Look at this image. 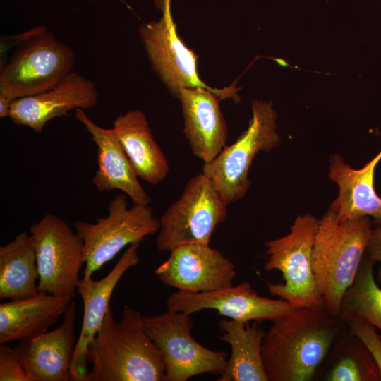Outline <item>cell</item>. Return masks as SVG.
I'll list each match as a JSON object with an SVG mask.
<instances>
[{"label": "cell", "instance_id": "6da1fadb", "mask_svg": "<svg viewBox=\"0 0 381 381\" xmlns=\"http://www.w3.org/2000/svg\"><path fill=\"white\" fill-rule=\"evenodd\" d=\"M345 325L325 306L294 308L265 333L262 357L268 381H310Z\"/></svg>", "mask_w": 381, "mask_h": 381}, {"label": "cell", "instance_id": "7a4b0ae2", "mask_svg": "<svg viewBox=\"0 0 381 381\" xmlns=\"http://www.w3.org/2000/svg\"><path fill=\"white\" fill-rule=\"evenodd\" d=\"M86 381H166L161 353L145 332L143 315L125 306L115 320L111 306L90 344Z\"/></svg>", "mask_w": 381, "mask_h": 381}, {"label": "cell", "instance_id": "3957f363", "mask_svg": "<svg viewBox=\"0 0 381 381\" xmlns=\"http://www.w3.org/2000/svg\"><path fill=\"white\" fill-rule=\"evenodd\" d=\"M372 226L369 217L339 222L329 210L319 220L312 267L324 306L334 317L338 318L342 297L356 277Z\"/></svg>", "mask_w": 381, "mask_h": 381}, {"label": "cell", "instance_id": "277c9868", "mask_svg": "<svg viewBox=\"0 0 381 381\" xmlns=\"http://www.w3.org/2000/svg\"><path fill=\"white\" fill-rule=\"evenodd\" d=\"M16 47L1 68L0 93L11 99L48 90L72 72L75 56L45 26L14 37Z\"/></svg>", "mask_w": 381, "mask_h": 381}, {"label": "cell", "instance_id": "5b68a950", "mask_svg": "<svg viewBox=\"0 0 381 381\" xmlns=\"http://www.w3.org/2000/svg\"><path fill=\"white\" fill-rule=\"evenodd\" d=\"M319 220L306 214L298 216L287 235L265 243L267 271L279 270L283 284L267 283L272 296L286 301L294 308L324 305L313 271L312 252Z\"/></svg>", "mask_w": 381, "mask_h": 381}, {"label": "cell", "instance_id": "8992f818", "mask_svg": "<svg viewBox=\"0 0 381 381\" xmlns=\"http://www.w3.org/2000/svg\"><path fill=\"white\" fill-rule=\"evenodd\" d=\"M252 113L247 129L236 142L226 145L214 159L202 165V172L227 205L242 199L250 189L248 174L255 155L269 152L280 143L272 103L254 100Z\"/></svg>", "mask_w": 381, "mask_h": 381}, {"label": "cell", "instance_id": "52a82bcc", "mask_svg": "<svg viewBox=\"0 0 381 381\" xmlns=\"http://www.w3.org/2000/svg\"><path fill=\"white\" fill-rule=\"evenodd\" d=\"M108 215L95 223L77 220L74 228L84 244L83 278L90 277L111 260L124 247L140 242L159 231V220L149 205L128 207L126 194L115 195L109 202Z\"/></svg>", "mask_w": 381, "mask_h": 381}, {"label": "cell", "instance_id": "ba28073f", "mask_svg": "<svg viewBox=\"0 0 381 381\" xmlns=\"http://www.w3.org/2000/svg\"><path fill=\"white\" fill-rule=\"evenodd\" d=\"M226 216L227 205L201 171L188 181L179 198L160 217L157 248L171 251L188 243L209 245L215 228Z\"/></svg>", "mask_w": 381, "mask_h": 381}, {"label": "cell", "instance_id": "9c48e42d", "mask_svg": "<svg viewBox=\"0 0 381 381\" xmlns=\"http://www.w3.org/2000/svg\"><path fill=\"white\" fill-rule=\"evenodd\" d=\"M143 322L145 332L161 353L166 381H186L204 373L221 375L226 369L225 351L209 349L191 336V314L167 310L143 316Z\"/></svg>", "mask_w": 381, "mask_h": 381}, {"label": "cell", "instance_id": "30bf717a", "mask_svg": "<svg viewBox=\"0 0 381 381\" xmlns=\"http://www.w3.org/2000/svg\"><path fill=\"white\" fill-rule=\"evenodd\" d=\"M30 231L36 253L38 291L73 299L85 264L83 240L64 220L51 213Z\"/></svg>", "mask_w": 381, "mask_h": 381}, {"label": "cell", "instance_id": "8fae6325", "mask_svg": "<svg viewBox=\"0 0 381 381\" xmlns=\"http://www.w3.org/2000/svg\"><path fill=\"white\" fill-rule=\"evenodd\" d=\"M170 1L162 0V16L140 28V35L150 61L162 81L174 94L184 87H200L213 92L221 99H236L238 89L234 86L212 88L199 78L197 56L181 41L170 11Z\"/></svg>", "mask_w": 381, "mask_h": 381}, {"label": "cell", "instance_id": "7c38bea8", "mask_svg": "<svg viewBox=\"0 0 381 381\" xmlns=\"http://www.w3.org/2000/svg\"><path fill=\"white\" fill-rule=\"evenodd\" d=\"M167 308L172 312L189 314L204 310H214L231 320L248 322L265 320L274 321L294 308L286 301L258 296L248 282L211 291L188 293L178 291L167 299Z\"/></svg>", "mask_w": 381, "mask_h": 381}, {"label": "cell", "instance_id": "4fadbf2b", "mask_svg": "<svg viewBox=\"0 0 381 381\" xmlns=\"http://www.w3.org/2000/svg\"><path fill=\"white\" fill-rule=\"evenodd\" d=\"M165 285L178 291L200 293L232 286L234 264L209 245L188 243L170 251L168 259L155 270Z\"/></svg>", "mask_w": 381, "mask_h": 381}, {"label": "cell", "instance_id": "5bb4252c", "mask_svg": "<svg viewBox=\"0 0 381 381\" xmlns=\"http://www.w3.org/2000/svg\"><path fill=\"white\" fill-rule=\"evenodd\" d=\"M140 242L128 246L112 270L102 279L94 280L92 277L82 278L78 292L83 303V319L80 332L70 366L71 381H86L87 349L99 331L110 307V299L116 284L125 272L139 262L138 248Z\"/></svg>", "mask_w": 381, "mask_h": 381}, {"label": "cell", "instance_id": "9a60e30c", "mask_svg": "<svg viewBox=\"0 0 381 381\" xmlns=\"http://www.w3.org/2000/svg\"><path fill=\"white\" fill-rule=\"evenodd\" d=\"M99 98L95 83L71 72L54 87L13 100L9 118L13 123L41 133L47 122L72 110L93 108Z\"/></svg>", "mask_w": 381, "mask_h": 381}, {"label": "cell", "instance_id": "2e32d148", "mask_svg": "<svg viewBox=\"0 0 381 381\" xmlns=\"http://www.w3.org/2000/svg\"><path fill=\"white\" fill-rule=\"evenodd\" d=\"M183 116V133L193 154L207 163L226 146L228 131L219 107L221 99L200 87H184L176 95Z\"/></svg>", "mask_w": 381, "mask_h": 381}, {"label": "cell", "instance_id": "e0dca14e", "mask_svg": "<svg viewBox=\"0 0 381 381\" xmlns=\"http://www.w3.org/2000/svg\"><path fill=\"white\" fill-rule=\"evenodd\" d=\"M63 315V322L56 329L16 346L35 381L71 380L70 366L77 342L73 301Z\"/></svg>", "mask_w": 381, "mask_h": 381}, {"label": "cell", "instance_id": "ac0fdd59", "mask_svg": "<svg viewBox=\"0 0 381 381\" xmlns=\"http://www.w3.org/2000/svg\"><path fill=\"white\" fill-rule=\"evenodd\" d=\"M75 116L85 127L97 146L98 169L92 179L97 190H119L134 204L149 205L151 197L140 184L113 128L99 126L82 109L75 110Z\"/></svg>", "mask_w": 381, "mask_h": 381}, {"label": "cell", "instance_id": "d6986e66", "mask_svg": "<svg viewBox=\"0 0 381 381\" xmlns=\"http://www.w3.org/2000/svg\"><path fill=\"white\" fill-rule=\"evenodd\" d=\"M381 159V151L360 169H354L336 154L331 157L330 179L339 186V194L330 205L339 222L362 217L373 218L375 226H381V198L374 188L376 165Z\"/></svg>", "mask_w": 381, "mask_h": 381}, {"label": "cell", "instance_id": "ffe728a7", "mask_svg": "<svg viewBox=\"0 0 381 381\" xmlns=\"http://www.w3.org/2000/svg\"><path fill=\"white\" fill-rule=\"evenodd\" d=\"M72 301L39 291L28 298L1 303L0 344L31 339L46 332Z\"/></svg>", "mask_w": 381, "mask_h": 381}, {"label": "cell", "instance_id": "44dd1931", "mask_svg": "<svg viewBox=\"0 0 381 381\" xmlns=\"http://www.w3.org/2000/svg\"><path fill=\"white\" fill-rule=\"evenodd\" d=\"M113 129L138 178L153 186L166 179L170 169L168 160L142 111L118 116Z\"/></svg>", "mask_w": 381, "mask_h": 381}, {"label": "cell", "instance_id": "7402d4cb", "mask_svg": "<svg viewBox=\"0 0 381 381\" xmlns=\"http://www.w3.org/2000/svg\"><path fill=\"white\" fill-rule=\"evenodd\" d=\"M234 320H221V339L228 343L231 353L218 381H268L262 357L265 332L258 321L253 324Z\"/></svg>", "mask_w": 381, "mask_h": 381}, {"label": "cell", "instance_id": "603a6c76", "mask_svg": "<svg viewBox=\"0 0 381 381\" xmlns=\"http://www.w3.org/2000/svg\"><path fill=\"white\" fill-rule=\"evenodd\" d=\"M39 273L31 235L23 231L0 246V298L17 300L36 295Z\"/></svg>", "mask_w": 381, "mask_h": 381}, {"label": "cell", "instance_id": "cb8c5ba5", "mask_svg": "<svg viewBox=\"0 0 381 381\" xmlns=\"http://www.w3.org/2000/svg\"><path fill=\"white\" fill-rule=\"evenodd\" d=\"M325 361L327 381H380L378 368L363 342L346 325Z\"/></svg>", "mask_w": 381, "mask_h": 381}, {"label": "cell", "instance_id": "d4e9b609", "mask_svg": "<svg viewBox=\"0 0 381 381\" xmlns=\"http://www.w3.org/2000/svg\"><path fill=\"white\" fill-rule=\"evenodd\" d=\"M374 265L364 254L353 282L342 297L338 318L344 325L366 322L381 332V288L374 276Z\"/></svg>", "mask_w": 381, "mask_h": 381}, {"label": "cell", "instance_id": "484cf974", "mask_svg": "<svg viewBox=\"0 0 381 381\" xmlns=\"http://www.w3.org/2000/svg\"><path fill=\"white\" fill-rule=\"evenodd\" d=\"M0 381H35L16 346L0 344Z\"/></svg>", "mask_w": 381, "mask_h": 381}, {"label": "cell", "instance_id": "4316f807", "mask_svg": "<svg viewBox=\"0 0 381 381\" xmlns=\"http://www.w3.org/2000/svg\"><path fill=\"white\" fill-rule=\"evenodd\" d=\"M349 331L357 336L372 355L380 372L381 381V334L377 328L368 323L353 321L345 324Z\"/></svg>", "mask_w": 381, "mask_h": 381}, {"label": "cell", "instance_id": "83f0119b", "mask_svg": "<svg viewBox=\"0 0 381 381\" xmlns=\"http://www.w3.org/2000/svg\"><path fill=\"white\" fill-rule=\"evenodd\" d=\"M365 255L374 263L381 264V226L372 229ZM376 279L381 284V266L378 270Z\"/></svg>", "mask_w": 381, "mask_h": 381}, {"label": "cell", "instance_id": "f1b7e54d", "mask_svg": "<svg viewBox=\"0 0 381 381\" xmlns=\"http://www.w3.org/2000/svg\"><path fill=\"white\" fill-rule=\"evenodd\" d=\"M13 100L5 95L0 93V117L5 118L10 115L11 106Z\"/></svg>", "mask_w": 381, "mask_h": 381}, {"label": "cell", "instance_id": "f546056e", "mask_svg": "<svg viewBox=\"0 0 381 381\" xmlns=\"http://www.w3.org/2000/svg\"><path fill=\"white\" fill-rule=\"evenodd\" d=\"M87 1H92V0H87ZM119 1H121L123 3H125L123 0H119Z\"/></svg>", "mask_w": 381, "mask_h": 381}]
</instances>
